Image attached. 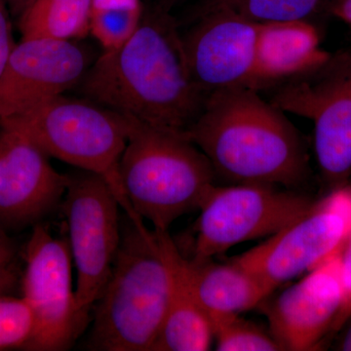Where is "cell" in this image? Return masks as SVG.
Here are the masks:
<instances>
[{
	"label": "cell",
	"instance_id": "1",
	"mask_svg": "<svg viewBox=\"0 0 351 351\" xmlns=\"http://www.w3.org/2000/svg\"><path fill=\"white\" fill-rule=\"evenodd\" d=\"M170 11H144L117 49L103 51L78 84L88 100L147 125L186 133L207 95L189 71L182 34Z\"/></svg>",
	"mask_w": 351,
	"mask_h": 351
},
{
	"label": "cell",
	"instance_id": "2",
	"mask_svg": "<svg viewBox=\"0 0 351 351\" xmlns=\"http://www.w3.org/2000/svg\"><path fill=\"white\" fill-rule=\"evenodd\" d=\"M186 134L207 157L215 175L235 184L291 188L308 173L297 129L254 88H226L208 95Z\"/></svg>",
	"mask_w": 351,
	"mask_h": 351
},
{
	"label": "cell",
	"instance_id": "3",
	"mask_svg": "<svg viewBox=\"0 0 351 351\" xmlns=\"http://www.w3.org/2000/svg\"><path fill=\"white\" fill-rule=\"evenodd\" d=\"M170 288L169 267L156 232L127 218L112 274L95 304L88 348L152 351L165 319Z\"/></svg>",
	"mask_w": 351,
	"mask_h": 351
},
{
	"label": "cell",
	"instance_id": "4",
	"mask_svg": "<svg viewBox=\"0 0 351 351\" xmlns=\"http://www.w3.org/2000/svg\"><path fill=\"white\" fill-rule=\"evenodd\" d=\"M215 176L207 157L186 133L131 119L120 182L132 209L151 221L154 230L168 232L176 219L199 210L215 186Z\"/></svg>",
	"mask_w": 351,
	"mask_h": 351
},
{
	"label": "cell",
	"instance_id": "5",
	"mask_svg": "<svg viewBox=\"0 0 351 351\" xmlns=\"http://www.w3.org/2000/svg\"><path fill=\"white\" fill-rule=\"evenodd\" d=\"M31 138L49 157L101 176L114 191L127 218L143 219L124 195L119 163L128 142L131 119L88 100L56 97L27 112L0 120Z\"/></svg>",
	"mask_w": 351,
	"mask_h": 351
},
{
	"label": "cell",
	"instance_id": "6",
	"mask_svg": "<svg viewBox=\"0 0 351 351\" xmlns=\"http://www.w3.org/2000/svg\"><path fill=\"white\" fill-rule=\"evenodd\" d=\"M62 207L68 226L69 250L77 272L76 308L86 326L119 252L121 206L104 178L80 170L69 175Z\"/></svg>",
	"mask_w": 351,
	"mask_h": 351
},
{
	"label": "cell",
	"instance_id": "7",
	"mask_svg": "<svg viewBox=\"0 0 351 351\" xmlns=\"http://www.w3.org/2000/svg\"><path fill=\"white\" fill-rule=\"evenodd\" d=\"M350 230L351 186H339L233 261L253 272L274 293L341 251Z\"/></svg>",
	"mask_w": 351,
	"mask_h": 351
},
{
	"label": "cell",
	"instance_id": "8",
	"mask_svg": "<svg viewBox=\"0 0 351 351\" xmlns=\"http://www.w3.org/2000/svg\"><path fill=\"white\" fill-rule=\"evenodd\" d=\"M295 77L277 92L272 104L313 122L321 173L335 189L343 186L351 173V55L330 58Z\"/></svg>",
	"mask_w": 351,
	"mask_h": 351
},
{
	"label": "cell",
	"instance_id": "9",
	"mask_svg": "<svg viewBox=\"0 0 351 351\" xmlns=\"http://www.w3.org/2000/svg\"><path fill=\"white\" fill-rule=\"evenodd\" d=\"M313 202L269 184L214 186L199 209L193 258L207 260L237 244L271 237Z\"/></svg>",
	"mask_w": 351,
	"mask_h": 351
},
{
	"label": "cell",
	"instance_id": "10",
	"mask_svg": "<svg viewBox=\"0 0 351 351\" xmlns=\"http://www.w3.org/2000/svg\"><path fill=\"white\" fill-rule=\"evenodd\" d=\"M25 254L23 298L34 314V329L24 350H68L85 328L76 308L68 240L36 223Z\"/></svg>",
	"mask_w": 351,
	"mask_h": 351
},
{
	"label": "cell",
	"instance_id": "11",
	"mask_svg": "<svg viewBox=\"0 0 351 351\" xmlns=\"http://www.w3.org/2000/svg\"><path fill=\"white\" fill-rule=\"evenodd\" d=\"M261 24L213 4L182 36L189 71L205 95L232 87L257 90Z\"/></svg>",
	"mask_w": 351,
	"mask_h": 351
},
{
	"label": "cell",
	"instance_id": "12",
	"mask_svg": "<svg viewBox=\"0 0 351 351\" xmlns=\"http://www.w3.org/2000/svg\"><path fill=\"white\" fill-rule=\"evenodd\" d=\"M94 63L76 40L22 39L0 76V120L15 117L77 86Z\"/></svg>",
	"mask_w": 351,
	"mask_h": 351
},
{
	"label": "cell",
	"instance_id": "13",
	"mask_svg": "<svg viewBox=\"0 0 351 351\" xmlns=\"http://www.w3.org/2000/svg\"><path fill=\"white\" fill-rule=\"evenodd\" d=\"M341 250L258 306L269 319L270 334L283 350H319L332 335L343 301Z\"/></svg>",
	"mask_w": 351,
	"mask_h": 351
},
{
	"label": "cell",
	"instance_id": "14",
	"mask_svg": "<svg viewBox=\"0 0 351 351\" xmlns=\"http://www.w3.org/2000/svg\"><path fill=\"white\" fill-rule=\"evenodd\" d=\"M68 182L31 138L0 125V228L36 226L63 202Z\"/></svg>",
	"mask_w": 351,
	"mask_h": 351
},
{
	"label": "cell",
	"instance_id": "15",
	"mask_svg": "<svg viewBox=\"0 0 351 351\" xmlns=\"http://www.w3.org/2000/svg\"><path fill=\"white\" fill-rule=\"evenodd\" d=\"M169 267V302L152 351H205L214 341L209 317L196 301L184 271V257L166 230H154Z\"/></svg>",
	"mask_w": 351,
	"mask_h": 351
},
{
	"label": "cell",
	"instance_id": "16",
	"mask_svg": "<svg viewBox=\"0 0 351 351\" xmlns=\"http://www.w3.org/2000/svg\"><path fill=\"white\" fill-rule=\"evenodd\" d=\"M184 267L196 301L210 322L218 316L250 311L272 294L258 277L233 260L218 263L212 258H184Z\"/></svg>",
	"mask_w": 351,
	"mask_h": 351
},
{
	"label": "cell",
	"instance_id": "17",
	"mask_svg": "<svg viewBox=\"0 0 351 351\" xmlns=\"http://www.w3.org/2000/svg\"><path fill=\"white\" fill-rule=\"evenodd\" d=\"M320 47L317 29L306 21L261 24L257 47L258 86L295 77L330 59Z\"/></svg>",
	"mask_w": 351,
	"mask_h": 351
},
{
	"label": "cell",
	"instance_id": "18",
	"mask_svg": "<svg viewBox=\"0 0 351 351\" xmlns=\"http://www.w3.org/2000/svg\"><path fill=\"white\" fill-rule=\"evenodd\" d=\"M91 0H36L18 18L22 39L77 40L90 34Z\"/></svg>",
	"mask_w": 351,
	"mask_h": 351
},
{
	"label": "cell",
	"instance_id": "19",
	"mask_svg": "<svg viewBox=\"0 0 351 351\" xmlns=\"http://www.w3.org/2000/svg\"><path fill=\"white\" fill-rule=\"evenodd\" d=\"M144 11L141 0H91L90 34L103 51L117 49L138 29Z\"/></svg>",
	"mask_w": 351,
	"mask_h": 351
},
{
	"label": "cell",
	"instance_id": "20",
	"mask_svg": "<svg viewBox=\"0 0 351 351\" xmlns=\"http://www.w3.org/2000/svg\"><path fill=\"white\" fill-rule=\"evenodd\" d=\"M325 0H215L216 5L226 7L246 19L267 23L306 21Z\"/></svg>",
	"mask_w": 351,
	"mask_h": 351
},
{
	"label": "cell",
	"instance_id": "21",
	"mask_svg": "<svg viewBox=\"0 0 351 351\" xmlns=\"http://www.w3.org/2000/svg\"><path fill=\"white\" fill-rule=\"evenodd\" d=\"M216 350L219 351H279L282 346L270 332L239 315L211 319Z\"/></svg>",
	"mask_w": 351,
	"mask_h": 351
},
{
	"label": "cell",
	"instance_id": "22",
	"mask_svg": "<svg viewBox=\"0 0 351 351\" xmlns=\"http://www.w3.org/2000/svg\"><path fill=\"white\" fill-rule=\"evenodd\" d=\"M34 329V314L24 298L0 295V351L24 350Z\"/></svg>",
	"mask_w": 351,
	"mask_h": 351
},
{
	"label": "cell",
	"instance_id": "23",
	"mask_svg": "<svg viewBox=\"0 0 351 351\" xmlns=\"http://www.w3.org/2000/svg\"><path fill=\"white\" fill-rule=\"evenodd\" d=\"M341 270L343 286V301L338 317L332 327V335L337 334L351 317V230L341 250Z\"/></svg>",
	"mask_w": 351,
	"mask_h": 351
},
{
	"label": "cell",
	"instance_id": "24",
	"mask_svg": "<svg viewBox=\"0 0 351 351\" xmlns=\"http://www.w3.org/2000/svg\"><path fill=\"white\" fill-rule=\"evenodd\" d=\"M10 15L6 0H0V76L16 45L13 39Z\"/></svg>",
	"mask_w": 351,
	"mask_h": 351
},
{
	"label": "cell",
	"instance_id": "25",
	"mask_svg": "<svg viewBox=\"0 0 351 351\" xmlns=\"http://www.w3.org/2000/svg\"><path fill=\"white\" fill-rule=\"evenodd\" d=\"M16 258V248L5 230L0 228V267H12Z\"/></svg>",
	"mask_w": 351,
	"mask_h": 351
},
{
	"label": "cell",
	"instance_id": "26",
	"mask_svg": "<svg viewBox=\"0 0 351 351\" xmlns=\"http://www.w3.org/2000/svg\"><path fill=\"white\" fill-rule=\"evenodd\" d=\"M18 282V276L12 267H0V295H8Z\"/></svg>",
	"mask_w": 351,
	"mask_h": 351
},
{
	"label": "cell",
	"instance_id": "27",
	"mask_svg": "<svg viewBox=\"0 0 351 351\" xmlns=\"http://www.w3.org/2000/svg\"><path fill=\"white\" fill-rule=\"evenodd\" d=\"M331 9L339 19L351 25V0H334Z\"/></svg>",
	"mask_w": 351,
	"mask_h": 351
},
{
	"label": "cell",
	"instance_id": "28",
	"mask_svg": "<svg viewBox=\"0 0 351 351\" xmlns=\"http://www.w3.org/2000/svg\"><path fill=\"white\" fill-rule=\"evenodd\" d=\"M339 332L341 334L337 339L335 348L337 350L351 351V317Z\"/></svg>",
	"mask_w": 351,
	"mask_h": 351
},
{
	"label": "cell",
	"instance_id": "29",
	"mask_svg": "<svg viewBox=\"0 0 351 351\" xmlns=\"http://www.w3.org/2000/svg\"><path fill=\"white\" fill-rule=\"evenodd\" d=\"M36 0H6L11 15L19 18Z\"/></svg>",
	"mask_w": 351,
	"mask_h": 351
},
{
	"label": "cell",
	"instance_id": "30",
	"mask_svg": "<svg viewBox=\"0 0 351 351\" xmlns=\"http://www.w3.org/2000/svg\"><path fill=\"white\" fill-rule=\"evenodd\" d=\"M181 1V0H159L157 5L162 7L166 10L170 11L171 7L174 6L176 3Z\"/></svg>",
	"mask_w": 351,
	"mask_h": 351
}]
</instances>
